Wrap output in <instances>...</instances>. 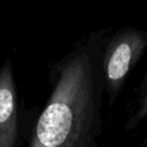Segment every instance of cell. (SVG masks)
Masks as SVG:
<instances>
[{
    "label": "cell",
    "instance_id": "cell-1",
    "mask_svg": "<svg viewBox=\"0 0 147 147\" xmlns=\"http://www.w3.org/2000/svg\"><path fill=\"white\" fill-rule=\"evenodd\" d=\"M106 38L96 29L51 64V92L30 126L28 147H101Z\"/></svg>",
    "mask_w": 147,
    "mask_h": 147
},
{
    "label": "cell",
    "instance_id": "cell-2",
    "mask_svg": "<svg viewBox=\"0 0 147 147\" xmlns=\"http://www.w3.org/2000/svg\"><path fill=\"white\" fill-rule=\"evenodd\" d=\"M147 49V31L123 26L106 38L101 55L105 94L110 107L121 95L126 79Z\"/></svg>",
    "mask_w": 147,
    "mask_h": 147
},
{
    "label": "cell",
    "instance_id": "cell-3",
    "mask_svg": "<svg viewBox=\"0 0 147 147\" xmlns=\"http://www.w3.org/2000/svg\"><path fill=\"white\" fill-rule=\"evenodd\" d=\"M22 110L13 63L6 59L0 68V147H23L28 139V119Z\"/></svg>",
    "mask_w": 147,
    "mask_h": 147
},
{
    "label": "cell",
    "instance_id": "cell-4",
    "mask_svg": "<svg viewBox=\"0 0 147 147\" xmlns=\"http://www.w3.org/2000/svg\"><path fill=\"white\" fill-rule=\"evenodd\" d=\"M137 92L136 106L124 125V127L129 131L136 129L141 122L147 119V86L144 88H138Z\"/></svg>",
    "mask_w": 147,
    "mask_h": 147
},
{
    "label": "cell",
    "instance_id": "cell-5",
    "mask_svg": "<svg viewBox=\"0 0 147 147\" xmlns=\"http://www.w3.org/2000/svg\"><path fill=\"white\" fill-rule=\"evenodd\" d=\"M146 86H147V72L145 74L144 78L141 79V83H140V86H139V88H144V87H146Z\"/></svg>",
    "mask_w": 147,
    "mask_h": 147
},
{
    "label": "cell",
    "instance_id": "cell-6",
    "mask_svg": "<svg viewBox=\"0 0 147 147\" xmlns=\"http://www.w3.org/2000/svg\"><path fill=\"white\" fill-rule=\"evenodd\" d=\"M137 147H147V136L145 137V139H144V140H142V141H141Z\"/></svg>",
    "mask_w": 147,
    "mask_h": 147
}]
</instances>
